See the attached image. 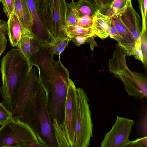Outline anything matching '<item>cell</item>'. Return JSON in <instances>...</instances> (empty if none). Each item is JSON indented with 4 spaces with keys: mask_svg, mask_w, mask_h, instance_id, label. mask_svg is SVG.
I'll return each instance as SVG.
<instances>
[{
    "mask_svg": "<svg viewBox=\"0 0 147 147\" xmlns=\"http://www.w3.org/2000/svg\"><path fill=\"white\" fill-rule=\"evenodd\" d=\"M119 16L122 22L131 32L136 41L140 36L142 30L140 16L132 5L128 7L123 13Z\"/></svg>",
    "mask_w": 147,
    "mask_h": 147,
    "instance_id": "10",
    "label": "cell"
},
{
    "mask_svg": "<svg viewBox=\"0 0 147 147\" xmlns=\"http://www.w3.org/2000/svg\"><path fill=\"white\" fill-rule=\"evenodd\" d=\"M39 45L33 36L24 30L16 47L19 51L30 61L33 55L38 50Z\"/></svg>",
    "mask_w": 147,
    "mask_h": 147,
    "instance_id": "14",
    "label": "cell"
},
{
    "mask_svg": "<svg viewBox=\"0 0 147 147\" xmlns=\"http://www.w3.org/2000/svg\"><path fill=\"white\" fill-rule=\"evenodd\" d=\"M100 8V11L106 10L114 0H93Z\"/></svg>",
    "mask_w": 147,
    "mask_h": 147,
    "instance_id": "29",
    "label": "cell"
},
{
    "mask_svg": "<svg viewBox=\"0 0 147 147\" xmlns=\"http://www.w3.org/2000/svg\"><path fill=\"white\" fill-rule=\"evenodd\" d=\"M7 23V34L11 45L16 47L23 32V29L17 16L13 13L8 18Z\"/></svg>",
    "mask_w": 147,
    "mask_h": 147,
    "instance_id": "16",
    "label": "cell"
},
{
    "mask_svg": "<svg viewBox=\"0 0 147 147\" xmlns=\"http://www.w3.org/2000/svg\"><path fill=\"white\" fill-rule=\"evenodd\" d=\"M71 38L67 36L53 38L47 45L52 50L54 54L60 56L61 54L68 47Z\"/></svg>",
    "mask_w": 147,
    "mask_h": 147,
    "instance_id": "19",
    "label": "cell"
},
{
    "mask_svg": "<svg viewBox=\"0 0 147 147\" xmlns=\"http://www.w3.org/2000/svg\"><path fill=\"white\" fill-rule=\"evenodd\" d=\"M147 136L138 138L133 141H129L125 147H147Z\"/></svg>",
    "mask_w": 147,
    "mask_h": 147,
    "instance_id": "27",
    "label": "cell"
},
{
    "mask_svg": "<svg viewBox=\"0 0 147 147\" xmlns=\"http://www.w3.org/2000/svg\"><path fill=\"white\" fill-rule=\"evenodd\" d=\"M76 117L74 147H87L93 136V124L89 98L82 88H76Z\"/></svg>",
    "mask_w": 147,
    "mask_h": 147,
    "instance_id": "3",
    "label": "cell"
},
{
    "mask_svg": "<svg viewBox=\"0 0 147 147\" xmlns=\"http://www.w3.org/2000/svg\"><path fill=\"white\" fill-rule=\"evenodd\" d=\"M1 0H0V3L1 2Z\"/></svg>",
    "mask_w": 147,
    "mask_h": 147,
    "instance_id": "33",
    "label": "cell"
},
{
    "mask_svg": "<svg viewBox=\"0 0 147 147\" xmlns=\"http://www.w3.org/2000/svg\"><path fill=\"white\" fill-rule=\"evenodd\" d=\"M134 122L133 119L117 116L111 130L101 142V147H125Z\"/></svg>",
    "mask_w": 147,
    "mask_h": 147,
    "instance_id": "5",
    "label": "cell"
},
{
    "mask_svg": "<svg viewBox=\"0 0 147 147\" xmlns=\"http://www.w3.org/2000/svg\"><path fill=\"white\" fill-rule=\"evenodd\" d=\"M67 8L75 13L78 18L86 15L94 18L100 8L93 0H79L75 2L71 0L67 3Z\"/></svg>",
    "mask_w": 147,
    "mask_h": 147,
    "instance_id": "12",
    "label": "cell"
},
{
    "mask_svg": "<svg viewBox=\"0 0 147 147\" xmlns=\"http://www.w3.org/2000/svg\"><path fill=\"white\" fill-rule=\"evenodd\" d=\"M3 10L9 18L14 13L15 8V0H1Z\"/></svg>",
    "mask_w": 147,
    "mask_h": 147,
    "instance_id": "23",
    "label": "cell"
},
{
    "mask_svg": "<svg viewBox=\"0 0 147 147\" xmlns=\"http://www.w3.org/2000/svg\"><path fill=\"white\" fill-rule=\"evenodd\" d=\"M109 36L112 38L116 40L118 42V45H119L121 43V38L119 34L116 30L112 21L109 32Z\"/></svg>",
    "mask_w": 147,
    "mask_h": 147,
    "instance_id": "28",
    "label": "cell"
},
{
    "mask_svg": "<svg viewBox=\"0 0 147 147\" xmlns=\"http://www.w3.org/2000/svg\"><path fill=\"white\" fill-rule=\"evenodd\" d=\"M87 37L75 36L71 38V40L73 41L76 46H80L86 42Z\"/></svg>",
    "mask_w": 147,
    "mask_h": 147,
    "instance_id": "31",
    "label": "cell"
},
{
    "mask_svg": "<svg viewBox=\"0 0 147 147\" xmlns=\"http://www.w3.org/2000/svg\"><path fill=\"white\" fill-rule=\"evenodd\" d=\"M78 18L74 12L70 9L67 8L65 15L66 25L71 26L78 25Z\"/></svg>",
    "mask_w": 147,
    "mask_h": 147,
    "instance_id": "22",
    "label": "cell"
},
{
    "mask_svg": "<svg viewBox=\"0 0 147 147\" xmlns=\"http://www.w3.org/2000/svg\"><path fill=\"white\" fill-rule=\"evenodd\" d=\"M32 66L26 57L16 48L3 57L1 61L2 85L0 93L3 105L12 112L16 103L20 88Z\"/></svg>",
    "mask_w": 147,
    "mask_h": 147,
    "instance_id": "1",
    "label": "cell"
},
{
    "mask_svg": "<svg viewBox=\"0 0 147 147\" xmlns=\"http://www.w3.org/2000/svg\"><path fill=\"white\" fill-rule=\"evenodd\" d=\"M110 17L121 38V43L119 46L125 51L127 55H132L136 42L132 34L123 23L119 15Z\"/></svg>",
    "mask_w": 147,
    "mask_h": 147,
    "instance_id": "9",
    "label": "cell"
},
{
    "mask_svg": "<svg viewBox=\"0 0 147 147\" xmlns=\"http://www.w3.org/2000/svg\"><path fill=\"white\" fill-rule=\"evenodd\" d=\"M126 55L125 51L117 45L113 57L109 61V71L121 80L129 95L135 99H142L144 97L136 84L131 74L130 70L127 65Z\"/></svg>",
    "mask_w": 147,
    "mask_h": 147,
    "instance_id": "4",
    "label": "cell"
},
{
    "mask_svg": "<svg viewBox=\"0 0 147 147\" xmlns=\"http://www.w3.org/2000/svg\"><path fill=\"white\" fill-rule=\"evenodd\" d=\"M13 116L12 112L9 111L0 103V125H2Z\"/></svg>",
    "mask_w": 147,
    "mask_h": 147,
    "instance_id": "24",
    "label": "cell"
},
{
    "mask_svg": "<svg viewBox=\"0 0 147 147\" xmlns=\"http://www.w3.org/2000/svg\"><path fill=\"white\" fill-rule=\"evenodd\" d=\"M93 18L88 16L86 15L78 18V26L85 28L92 27Z\"/></svg>",
    "mask_w": 147,
    "mask_h": 147,
    "instance_id": "26",
    "label": "cell"
},
{
    "mask_svg": "<svg viewBox=\"0 0 147 147\" xmlns=\"http://www.w3.org/2000/svg\"><path fill=\"white\" fill-rule=\"evenodd\" d=\"M55 139L58 147H70L65 134L55 119L52 120Z\"/></svg>",
    "mask_w": 147,
    "mask_h": 147,
    "instance_id": "20",
    "label": "cell"
},
{
    "mask_svg": "<svg viewBox=\"0 0 147 147\" xmlns=\"http://www.w3.org/2000/svg\"><path fill=\"white\" fill-rule=\"evenodd\" d=\"M7 22L0 19V35L2 34L7 32Z\"/></svg>",
    "mask_w": 147,
    "mask_h": 147,
    "instance_id": "32",
    "label": "cell"
},
{
    "mask_svg": "<svg viewBox=\"0 0 147 147\" xmlns=\"http://www.w3.org/2000/svg\"><path fill=\"white\" fill-rule=\"evenodd\" d=\"M131 5V0H114L105 10L107 11L105 14L110 17L121 15Z\"/></svg>",
    "mask_w": 147,
    "mask_h": 147,
    "instance_id": "17",
    "label": "cell"
},
{
    "mask_svg": "<svg viewBox=\"0 0 147 147\" xmlns=\"http://www.w3.org/2000/svg\"><path fill=\"white\" fill-rule=\"evenodd\" d=\"M67 4L65 0H55L53 15L54 34L53 38L67 36L65 28L66 25Z\"/></svg>",
    "mask_w": 147,
    "mask_h": 147,
    "instance_id": "8",
    "label": "cell"
},
{
    "mask_svg": "<svg viewBox=\"0 0 147 147\" xmlns=\"http://www.w3.org/2000/svg\"><path fill=\"white\" fill-rule=\"evenodd\" d=\"M142 19V30L146 31L147 0H137Z\"/></svg>",
    "mask_w": 147,
    "mask_h": 147,
    "instance_id": "21",
    "label": "cell"
},
{
    "mask_svg": "<svg viewBox=\"0 0 147 147\" xmlns=\"http://www.w3.org/2000/svg\"><path fill=\"white\" fill-rule=\"evenodd\" d=\"M33 20L32 32L35 38L40 43L48 42L51 36L45 30L38 18L34 0H26Z\"/></svg>",
    "mask_w": 147,
    "mask_h": 147,
    "instance_id": "11",
    "label": "cell"
},
{
    "mask_svg": "<svg viewBox=\"0 0 147 147\" xmlns=\"http://www.w3.org/2000/svg\"><path fill=\"white\" fill-rule=\"evenodd\" d=\"M76 87L70 79L65 103L64 118L60 127L65 133L70 147H74L76 117Z\"/></svg>",
    "mask_w": 147,
    "mask_h": 147,
    "instance_id": "6",
    "label": "cell"
},
{
    "mask_svg": "<svg viewBox=\"0 0 147 147\" xmlns=\"http://www.w3.org/2000/svg\"><path fill=\"white\" fill-rule=\"evenodd\" d=\"M65 30L66 36L71 38L75 36L92 37L96 36L93 32L91 28H85L78 26L66 25Z\"/></svg>",
    "mask_w": 147,
    "mask_h": 147,
    "instance_id": "18",
    "label": "cell"
},
{
    "mask_svg": "<svg viewBox=\"0 0 147 147\" xmlns=\"http://www.w3.org/2000/svg\"><path fill=\"white\" fill-rule=\"evenodd\" d=\"M37 12L43 26L51 35L54 34L53 15L55 0H34Z\"/></svg>",
    "mask_w": 147,
    "mask_h": 147,
    "instance_id": "7",
    "label": "cell"
},
{
    "mask_svg": "<svg viewBox=\"0 0 147 147\" xmlns=\"http://www.w3.org/2000/svg\"><path fill=\"white\" fill-rule=\"evenodd\" d=\"M14 13L24 30L32 33L33 20L26 0H15Z\"/></svg>",
    "mask_w": 147,
    "mask_h": 147,
    "instance_id": "13",
    "label": "cell"
},
{
    "mask_svg": "<svg viewBox=\"0 0 147 147\" xmlns=\"http://www.w3.org/2000/svg\"><path fill=\"white\" fill-rule=\"evenodd\" d=\"M111 22V17L99 10L93 18L91 28L96 36L101 39H105L109 36Z\"/></svg>",
    "mask_w": 147,
    "mask_h": 147,
    "instance_id": "15",
    "label": "cell"
},
{
    "mask_svg": "<svg viewBox=\"0 0 147 147\" xmlns=\"http://www.w3.org/2000/svg\"><path fill=\"white\" fill-rule=\"evenodd\" d=\"M6 32L0 35V58L2 54L5 51L7 44V40L5 35Z\"/></svg>",
    "mask_w": 147,
    "mask_h": 147,
    "instance_id": "30",
    "label": "cell"
},
{
    "mask_svg": "<svg viewBox=\"0 0 147 147\" xmlns=\"http://www.w3.org/2000/svg\"><path fill=\"white\" fill-rule=\"evenodd\" d=\"M1 125L0 147H34L40 143L32 129L18 116Z\"/></svg>",
    "mask_w": 147,
    "mask_h": 147,
    "instance_id": "2",
    "label": "cell"
},
{
    "mask_svg": "<svg viewBox=\"0 0 147 147\" xmlns=\"http://www.w3.org/2000/svg\"><path fill=\"white\" fill-rule=\"evenodd\" d=\"M133 55L135 59L140 60L144 63L143 56L141 48L140 36L136 41L133 50Z\"/></svg>",
    "mask_w": 147,
    "mask_h": 147,
    "instance_id": "25",
    "label": "cell"
}]
</instances>
